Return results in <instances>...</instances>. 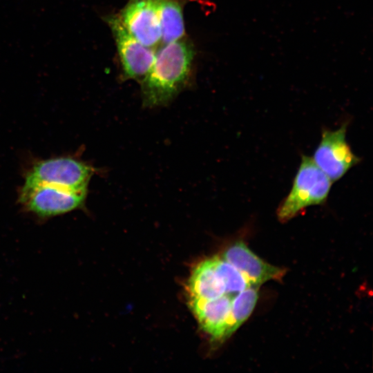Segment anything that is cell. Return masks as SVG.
<instances>
[{"label":"cell","mask_w":373,"mask_h":373,"mask_svg":"<svg viewBox=\"0 0 373 373\" xmlns=\"http://www.w3.org/2000/svg\"><path fill=\"white\" fill-rule=\"evenodd\" d=\"M349 120L336 130L323 128L321 141L312 157L316 166L332 181L342 178L361 162L346 140Z\"/></svg>","instance_id":"obj_5"},{"label":"cell","mask_w":373,"mask_h":373,"mask_svg":"<svg viewBox=\"0 0 373 373\" xmlns=\"http://www.w3.org/2000/svg\"><path fill=\"white\" fill-rule=\"evenodd\" d=\"M126 30L143 45H161V30L155 0H129L117 15Z\"/></svg>","instance_id":"obj_7"},{"label":"cell","mask_w":373,"mask_h":373,"mask_svg":"<svg viewBox=\"0 0 373 373\" xmlns=\"http://www.w3.org/2000/svg\"><path fill=\"white\" fill-rule=\"evenodd\" d=\"M99 169L79 157L63 155L40 160L26 171L23 185L50 184L73 190H87Z\"/></svg>","instance_id":"obj_3"},{"label":"cell","mask_w":373,"mask_h":373,"mask_svg":"<svg viewBox=\"0 0 373 373\" xmlns=\"http://www.w3.org/2000/svg\"><path fill=\"white\" fill-rule=\"evenodd\" d=\"M87 190H73L50 184L23 185L19 202L24 211L39 221L85 207Z\"/></svg>","instance_id":"obj_4"},{"label":"cell","mask_w":373,"mask_h":373,"mask_svg":"<svg viewBox=\"0 0 373 373\" xmlns=\"http://www.w3.org/2000/svg\"><path fill=\"white\" fill-rule=\"evenodd\" d=\"M220 256L238 269L251 285L258 287L270 280H279L285 274L284 269L265 262L242 240L230 245Z\"/></svg>","instance_id":"obj_8"},{"label":"cell","mask_w":373,"mask_h":373,"mask_svg":"<svg viewBox=\"0 0 373 373\" xmlns=\"http://www.w3.org/2000/svg\"><path fill=\"white\" fill-rule=\"evenodd\" d=\"M232 298L223 295L218 298L189 303L201 329L213 341L223 342L231 333Z\"/></svg>","instance_id":"obj_9"},{"label":"cell","mask_w":373,"mask_h":373,"mask_svg":"<svg viewBox=\"0 0 373 373\" xmlns=\"http://www.w3.org/2000/svg\"><path fill=\"white\" fill-rule=\"evenodd\" d=\"M161 30V44L184 37L182 0H155Z\"/></svg>","instance_id":"obj_10"},{"label":"cell","mask_w":373,"mask_h":373,"mask_svg":"<svg viewBox=\"0 0 373 373\" xmlns=\"http://www.w3.org/2000/svg\"><path fill=\"white\" fill-rule=\"evenodd\" d=\"M332 182L312 157L302 154L291 188L277 209L279 221L287 222L310 206L324 204Z\"/></svg>","instance_id":"obj_2"},{"label":"cell","mask_w":373,"mask_h":373,"mask_svg":"<svg viewBox=\"0 0 373 373\" xmlns=\"http://www.w3.org/2000/svg\"><path fill=\"white\" fill-rule=\"evenodd\" d=\"M115 41L122 66V79L141 82L155 59L156 48H149L136 39L124 26L117 15L103 17Z\"/></svg>","instance_id":"obj_6"},{"label":"cell","mask_w":373,"mask_h":373,"mask_svg":"<svg viewBox=\"0 0 373 373\" xmlns=\"http://www.w3.org/2000/svg\"><path fill=\"white\" fill-rule=\"evenodd\" d=\"M160 47L140 82L142 104L146 108L169 104L191 82L195 55L192 43L183 37Z\"/></svg>","instance_id":"obj_1"},{"label":"cell","mask_w":373,"mask_h":373,"mask_svg":"<svg viewBox=\"0 0 373 373\" xmlns=\"http://www.w3.org/2000/svg\"><path fill=\"white\" fill-rule=\"evenodd\" d=\"M258 298L257 286L251 285L236 294L231 302L232 334L248 319Z\"/></svg>","instance_id":"obj_12"},{"label":"cell","mask_w":373,"mask_h":373,"mask_svg":"<svg viewBox=\"0 0 373 373\" xmlns=\"http://www.w3.org/2000/svg\"><path fill=\"white\" fill-rule=\"evenodd\" d=\"M211 258L214 269L224 286V295L233 298L236 294L251 286L245 276L220 256Z\"/></svg>","instance_id":"obj_11"}]
</instances>
